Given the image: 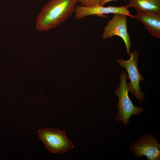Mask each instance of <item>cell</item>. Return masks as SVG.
<instances>
[{"instance_id":"obj_2","label":"cell","mask_w":160,"mask_h":160,"mask_svg":"<svg viewBox=\"0 0 160 160\" xmlns=\"http://www.w3.org/2000/svg\"><path fill=\"white\" fill-rule=\"evenodd\" d=\"M127 76L126 72L122 71L120 76L119 86L115 90L119 100L116 106L118 111L115 119L117 122H122L125 125L130 122L129 119L132 115H139L144 110L143 108L135 106L130 99L128 94L129 91L127 84Z\"/></svg>"},{"instance_id":"obj_1","label":"cell","mask_w":160,"mask_h":160,"mask_svg":"<svg viewBox=\"0 0 160 160\" xmlns=\"http://www.w3.org/2000/svg\"><path fill=\"white\" fill-rule=\"evenodd\" d=\"M77 2V0H50L36 18V29L46 31L64 23L74 12Z\"/></svg>"},{"instance_id":"obj_7","label":"cell","mask_w":160,"mask_h":160,"mask_svg":"<svg viewBox=\"0 0 160 160\" xmlns=\"http://www.w3.org/2000/svg\"><path fill=\"white\" fill-rule=\"evenodd\" d=\"M74 18L78 19L83 18L85 17L90 15H95L99 17L108 18L105 14H120L129 16L133 18V15L130 14L129 10L125 6L104 7L98 5L91 7H84L81 5L76 6L74 11Z\"/></svg>"},{"instance_id":"obj_3","label":"cell","mask_w":160,"mask_h":160,"mask_svg":"<svg viewBox=\"0 0 160 160\" xmlns=\"http://www.w3.org/2000/svg\"><path fill=\"white\" fill-rule=\"evenodd\" d=\"M38 134L46 148L52 153H64L74 148L73 143L66 137L65 131L47 128L39 130Z\"/></svg>"},{"instance_id":"obj_6","label":"cell","mask_w":160,"mask_h":160,"mask_svg":"<svg viewBox=\"0 0 160 160\" xmlns=\"http://www.w3.org/2000/svg\"><path fill=\"white\" fill-rule=\"evenodd\" d=\"M116 36L121 38L124 42L127 54H130L131 47L129 35L127 27V15L114 14L103 29L101 38L106 39Z\"/></svg>"},{"instance_id":"obj_10","label":"cell","mask_w":160,"mask_h":160,"mask_svg":"<svg viewBox=\"0 0 160 160\" xmlns=\"http://www.w3.org/2000/svg\"><path fill=\"white\" fill-rule=\"evenodd\" d=\"M103 0H77L82 6L91 7L99 5Z\"/></svg>"},{"instance_id":"obj_11","label":"cell","mask_w":160,"mask_h":160,"mask_svg":"<svg viewBox=\"0 0 160 160\" xmlns=\"http://www.w3.org/2000/svg\"><path fill=\"white\" fill-rule=\"evenodd\" d=\"M117 0H103L99 4L100 6H103L105 4L110 1H116Z\"/></svg>"},{"instance_id":"obj_9","label":"cell","mask_w":160,"mask_h":160,"mask_svg":"<svg viewBox=\"0 0 160 160\" xmlns=\"http://www.w3.org/2000/svg\"><path fill=\"white\" fill-rule=\"evenodd\" d=\"M125 6L127 9L133 7L137 14L160 12V0H129Z\"/></svg>"},{"instance_id":"obj_5","label":"cell","mask_w":160,"mask_h":160,"mask_svg":"<svg viewBox=\"0 0 160 160\" xmlns=\"http://www.w3.org/2000/svg\"><path fill=\"white\" fill-rule=\"evenodd\" d=\"M138 53V51L134 49L133 52L130 54V57L129 60L119 59L117 61L119 65L124 67L127 72V78L130 81L127 84L129 91L140 103L145 98V92L140 91L141 87L139 84L141 81H144V80L140 74L137 67Z\"/></svg>"},{"instance_id":"obj_8","label":"cell","mask_w":160,"mask_h":160,"mask_svg":"<svg viewBox=\"0 0 160 160\" xmlns=\"http://www.w3.org/2000/svg\"><path fill=\"white\" fill-rule=\"evenodd\" d=\"M133 18L140 22L152 36L160 39V12L137 14L133 15Z\"/></svg>"},{"instance_id":"obj_4","label":"cell","mask_w":160,"mask_h":160,"mask_svg":"<svg viewBox=\"0 0 160 160\" xmlns=\"http://www.w3.org/2000/svg\"><path fill=\"white\" fill-rule=\"evenodd\" d=\"M129 149L136 158L144 156L148 160H160V144L152 133L141 136L130 144Z\"/></svg>"}]
</instances>
